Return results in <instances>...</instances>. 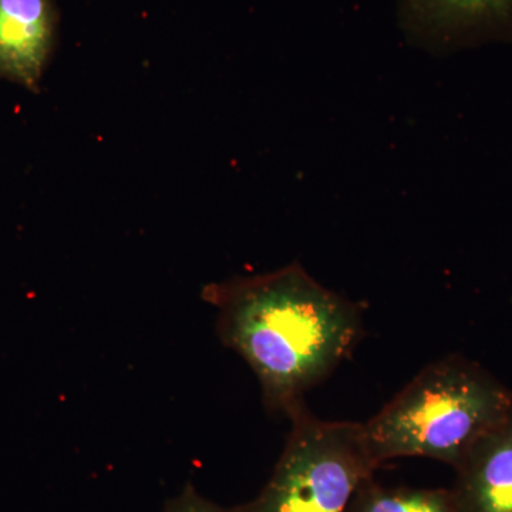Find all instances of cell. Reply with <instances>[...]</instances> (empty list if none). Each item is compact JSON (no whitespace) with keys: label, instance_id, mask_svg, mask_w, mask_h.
Listing matches in <instances>:
<instances>
[{"label":"cell","instance_id":"5","mask_svg":"<svg viewBox=\"0 0 512 512\" xmlns=\"http://www.w3.org/2000/svg\"><path fill=\"white\" fill-rule=\"evenodd\" d=\"M57 35L55 0H0V79L39 92Z\"/></svg>","mask_w":512,"mask_h":512},{"label":"cell","instance_id":"3","mask_svg":"<svg viewBox=\"0 0 512 512\" xmlns=\"http://www.w3.org/2000/svg\"><path fill=\"white\" fill-rule=\"evenodd\" d=\"M292 429L284 453L261 494L254 512H346L375 461L367 450L363 423L325 421L305 403L291 413Z\"/></svg>","mask_w":512,"mask_h":512},{"label":"cell","instance_id":"4","mask_svg":"<svg viewBox=\"0 0 512 512\" xmlns=\"http://www.w3.org/2000/svg\"><path fill=\"white\" fill-rule=\"evenodd\" d=\"M397 15L407 42L431 55L512 37V0H399Z\"/></svg>","mask_w":512,"mask_h":512},{"label":"cell","instance_id":"1","mask_svg":"<svg viewBox=\"0 0 512 512\" xmlns=\"http://www.w3.org/2000/svg\"><path fill=\"white\" fill-rule=\"evenodd\" d=\"M218 335L254 370L266 406L286 416L355 348L359 308L298 262L269 274L205 286Z\"/></svg>","mask_w":512,"mask_h":512},{"label":"cell","instance_id":"8","mask_svg":"<svg viewBox=\"0 0 512 512\" xmlns=\"http://www.w3.org/2000/svg\"><path fill=\"white\" fill-rule=\"evenodd\" d=\"M165 512H254V510L251 503L239 505V507H221L202 497L191 485H187L183 493L168 501Z\"/></svg>","mask_w":512,"mask_h":512},{"label":"cell","instance_id":"6","mask_svg":"<svg viewBox=\"0 0 512 512\" xmlns=\"http://www.w3.org/2000/svg\"><path fill=\"white\" fill-rule=\"evenodd\" d=\"M454 470L448 491L456 512H512V412Z\"/></svg>","mask_w":512,"mask_h":512},{"label":"cell","instance_id":"2","mask_svg":"<svg viewBox=\"0 0 512 512\" xmlns=\"http://www.w3.org/2000/svg\"><path fill=\"white\" fill-rule=\"evenodd\" d=\"M512 412V393L480 366L458 356L431 363L363 423L377 467L426 457L456 468L481 437Z\"/></svg>","mask_w":512,"mask_h":512},{"label":"cell","instance_id":"7","mask_svg":"<svg viewBox=\"0 0 512 512\" xmlns=\"http://www.w3.org/2000/svg\"><path fill=\"white\" fill-rule=\"evenodd\" d=\"M346 512H456L448 490L387 488L375 476L357 488Z\"/></svg>","mask_w":512,"mask_h":512}]
</instances>
